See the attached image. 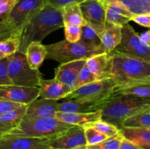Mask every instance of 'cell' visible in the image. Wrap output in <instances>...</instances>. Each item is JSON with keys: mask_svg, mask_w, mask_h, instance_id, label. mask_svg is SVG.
Instances as JSON below:
<instances>
[{"mask_svg": "<svg viewBox=\"0 0 150 149\" xmlns=\"http://www.w3.org/2000/svg\"><path fill=\"white\" fill-rule=\"evenodd\" d=\"M64 27L61 9L45 4L21 30L19 36L20 52L25 53L28 46L33 42H40L48 35Z\"/></svg>", "mask_w": 150, "mask_h": 149, "instance_id": "1", "label": "cell"}, {"mask_svg": "<svg viewBox=\"0 0 150 149\" xmlns=\"http://www.w3.org/2000/svg\"><path fill=\"white\" fill-rule=\"evenodd\" d=\"M95 81H97L96 77L94 75L93 73L91 72V70H89V67H87L86 63V64L83 66V68L79 72V77H78L77 88L89 84V83H93Z\"/></svg>", "mask_w": 150, "mask_h": 149, "instance_id": "35", "label": "cell"}, {"mask_svg": "<svg viewBox=\"0 0 150 149\" xmlns=\"http://www.w3.org/2000/svg\"><path fill=\"white\" fill-rule=\"evenodd\" d=\"M26 56L27 62L30 67L34 70H39L42 62L47 57L46 45H42V42H33L30 43L26 49Z\"/></svg>", "mask_w": 150, "mask_h": 149, "instance_id": "22", "label": "cell"}, {"mask_svg": "<svg viewBox=\"0 0 150 149\" xmlns=\"http://www.w3.org/2000/svg\"><path fill=\"white\" fill-rule=\"evenodd\" d=\"M122 38V26L106 23L104 32L100 36L102 46L105 52L111 53L120 44Z\"/></svg>", "mask_w": 150, "mask_h": 149, "instance_id": "21", "label": "cell"}, {"mask_svg": "<svg viewBox=\"0 0 150 149\" xmlns=\"http://www.w3.org/2000/svg\"><path fill=\"white\" fill-rule=\"evenodd\" d=\"M116 89L117 84L112 78L97 80L77 88L69 93L65 99H76L92 103L103 102L114 94Z\"/></svg>", "mask_w": 150, "mask_h": 149, "instance_id": "8", "label": "cell"}, {"mask_svg": "<svg viewBox=\"0 0 150 149\" xmlns=\"http://www.w3.org/2000/svg\"><path fill=\"white\" fill-rule=\"evenodd\" d=\"M140 39L144 43L146 44V45H150V30L146 31V32H143V33L140 35Z\"/></svg>", "mask_w": 150, "mask_h": 149, "instance_id": "43", "label": "cell"}, {"mask_svg": "<svg viewBox=\"0 0 150 149\" xmlns=\"http://www.w3.org/2000/svg\"><path fill=\"white\" fill-rule=\"evenodd\" d=\"M81 41L89 46L103 48L100 36L92 27H90L87 24L84 26H82Z\"/></svg>", "mask_w": 150, "mask_h": 149, "instance_id": "29", "label": "cell"}, {"mask_svg": "<svg viewBox=\"0 0 150 149\" xmlns=\"http://www.w3.org/2000/svg\"><path fill=\"white\" fill-rule=\"evenodd\" d=\"M142 148H143L144 149H150V144L142 146Z\"/></svg>", "mask_w": 150, "mask_h": 149, "instance_id": "45", "label": "cell"}, {"mask_svg": "<svg viewBox=\"0 0 150 149\" xmlns=\"http://www.w3.org/2000/svg\"><path fill=\"white\" fill-rule=\"evenodd\" d=\"M17 1L18 0H3L0 2V23L9 15Z\"/></svg>", "mask_w": 150, "mask_h": 149, "instance_id": "37", "label": "cell"}, {"mask_svg": "<svg viewBox=\"0 0 150 149\" xmlns=\"http://www.w3.org/2000/svg\"><path fill=\"white\" fill-rule=\"evenodd\" d=\"M149 106V99L114 93L101 109L102 120L122 129L125 120L139 112H144Z\"/></svg>", "mask_w": 150, "mask_h": 149, "instance_id": "3", "label": "cell"}, {"mask_svg": "<svg viewBox=\"0 0 150 149\" xmlns=\"http://www.w3.org/2000/svg\"><path fill=\"white\" fill-rule=\"evenodd\" d=\"M47 149H57V148H54L50 147V148H47Z\"/></svg>", "mask_w": 150, "mask_h": 149, "instance_id": "47", "label": "cell"}, {"mask_svg": "<svg viewBox=\"0 0 150 149\" xmlns=\"http://www.w3.org/2000/svg\"><path fill=\"white\" fill-rule=\"evenodd\" d=\"M124 138L122 133L108 138L98 144L87 145V149H120V144Z\"/></svg>", "mask_w": 150, "mask_h": 149, "instance_id": "31", "label": "cell"}, {"mask_svg": "<svg viewBox=\"0 0 150 149\" xmlns=\"http://www.w3.org/2000/svg\"><path fill=\"white\" fill-rule=\"evenodd\" d=\"M3 1V0H0V2H1V1Z\"/></svg>", "mask_w": 150, "mask_h": 149, "instance_id": "48", "label": "cell"}, {"mask_svg": "<svg viewBox=\"0 0 150 149\" xmlns=\"http://www.w3.org/2000/svg\"><path fill=\"white\" fill-rule=\"evenodd\" d=\"M80 4L83 18L100 37L106 25L105 8L100 0H86Z\"/></svg>", "mask_w": 150, "mask_h": 149, "instance_id": "10", "label": "cell"}, {"mask_svg": "<svg viewBox=\"0 0 150 149\" xmlns=\"http://www.w3.org/2000/svg\"><path fill=\"white\" fill-rule=\"evenodd\" d=\"M123 137L139 146L150 144V128H122Z\"/></svg>", "mask_w": 150, "mask_h": 149, "instance_id": "24", "label": "cell"}, {"mask_svg": "<svg viewBox=\"0 0 150 149\" xmlns=\"http://www.w3.org/2000/svg\"><path fill=\"white\" fill-rule=\"evenodd\" d=\"M133 21L144 27L150 28V14H142L134 15L132 18Z\"/></svg>", "mask_w": 150, "mask_h": 149, "instance_id": "40", "label": "cell"}, {"mask_svg": "<svg viewBox=\"0 0 150 149\" xmlns=\"http://www.w3.org/2000/svg\"><path fill=\"white\" fill-rule=\"evenodd\" d=\"M5 56L4 55V54L2 53L1 52V51H0V60L1 59H2V58H5Z\"/></svg>", "mask_w": 150, "mask_h": 149, "instance_id": "46", "label": "cell"}, {"mask_svg": "<svg viewBox=\"0 0 150 149\" xmlns=\"http://www.w3.org/2000/svg\"><path fill=\"white\" fill-rule=\"evenodd\" d=\"M84 133L87 145L98 144L109 138L92 126L84 127Z\"/></svg>", "mask_w": 150, "mask_h": 149, "instance_id": "32", "label": "cell"}, {"mask_svg": "<svg viewBox=\"0 0 150 149\" xmlns=\"http://www.w3.org/2000/svg\"><path fill=\"white\" fill-rule=\"evenodd\" d=\"M65 39L70 42H77L81 40L82 34V26L76 25L64 24Z\"/></svg>", "mask_w": 150, "mask_h": 149, "instance_id": "34", "label": "cell"}, {"mask_svg": "<svg viewBox=\"0 0 150 149\" xmlns=\"http://www.w3.org/2000/svg\"><path fill=\"white\" fill-rule=\"evenodd\" d=\"M13 129H15L14 127L9 124L0 122V136H4L9 134Z\"/></svg>", "mask_w": 150, "mask_h": 149, "instance_id": "42", "label": "cell"}, {"mask_svg": "<svg viewBox=\"0 0 150 149\" xmlns=\"http://www.w3.org/2000/svg\"><path fill=\"white\" fill-rule=\"evenodd\" d=\"M1 137H3V136H0V138H1Z\"/></svg>", "mask_w": 150, "mask_h": 149, "instance_id": "49", "label": "cell"}, {"mask_svg": "<svg viewBox=\"0 0 150 149\" xmlns=\"http://www.w3.org/2000/svg\"><path fill=\"white\" fill-rule=\"evenodd\" d=\"M86 0H45V4H50L57 8L62 9L64 6L73 4H81Z\"/></svg>", "mask_w": 150, "mask_h": 149, "instance_id": "38", "label": "cell"}, {"mask_svg": "<svg viewBox=\"0 0 150 149\" xmlns=\"http://www.w3.org/2000/svg\"><path fill=\"white\" fill-rule=\"evenodd\" d=\"M47 58L64 64L77 60L87 59L93 56L105 53L103 48H96L86 45L81 41L70 42L64 39L46 45Z\"/></svg>", "mask_w": 150, "mask_h": 149, "instance_id": "6", "label": "cell"}, {"mask_svg": "<svg viewBox=\"0 0 150 149\" xmlns=\"http://www.w3.org/2000/svg\"><path fill=\"white\" fill-rule=\"evenodd\" d=\"M89 67L97 80L111 78L113 69V57L110 53H103L86 59Z\"/></svg>", "mask_w": 150, "mask_h": 149, "instance_id": "15", "label": "cell"}, {"mask_svg": "<svg viewBox=\"0 0 150 149\" xmlns=\"http://www.w3.org/2000/svg\"><path fill=\"white\" fill-rule=\"evenodd\" d=\"M86 63V59H81L60 64V65L55 69L54 77L74 91L77 88L79 72Z\"/></svg>", "mask_w": 150, "mask_h": 149, "instance_id": "14", "label": "cell"}, {"mask_svg": "<svg viewBox=\"0 0 150 149\" xmlns=\"http://www.w3.org/2000/svg\"><path fill=\"white\" fill-rule=\"evenodd\" d=\"M115 51L122 54L150 64V45L144 43L129 23L122 27V38Z\"/></svg>", "mask_w": 150, "mask_h": 149, "instance_id": "9", "label": "cell"}, {"mask_svg": "<svg viewBox=\"0 0 150 149\" xmlns=\"http://www.w3.org/2000/svg\"><path fill=\"white\" fill-rule=\"evenodd\" d=\"M8 76L12 84L23 87H39L42 79L39 70L30 67L26 54L18 51L9 56Z\"/></svg>", "mask_w": 150, "mask_h": 149, "instance_id": "7", "label": "cell"}, {"mask_svg": "<svg viewBox=\"0 0 150 149\" xmlns=\"http://www.w3.org/2000/svg\"><path fill=\"white\" fill-rule=\"evenodd\" d=\"M9 56L0 60V86L13 85L8 76Z\"/></svg>", "mask_w": 150, "mask_h": 149, "instance_id": "36", "label": "cell"}, {"mask_svg": "<svg viewBox=\"0 0 150 149\" xmlns=\"http://www.w3.org/2000/svg\"><path fill=\"white\" fill-rule=\"evenodd\" d=\"M61 11L64 25L70 24L84 26L87 24L83 18L79 4H73L64 6L61 9Z\"/></svg>", "mask_w": 150, "mask_h": 149, "instance_id": "23", "label": "cell"}, {"mask_svg": "<svg viewBox=\"0 0 150 149\" xmlns=\"http://www.w3.org/2000/svg\"><path fill=\"white\" fill-rule=\"evenodd\" d=\"M55 117L64 123L84 128L92 126L94 123L102 119V111L100 110L90 112H58Z\"/></svg>", "mask_w": 150, "mask_h": 149, "instance_id": "18", "label": "cell"}, {"mask_svg": "<svg viewBox=\"0 0 150 149\" xmlns=\"http://www.w3.org/2000/svg\"><path fill=\"white\" fill-rule=\"evenodd\" d=\"M39 88V97L55 101L65 99L66 96L73 91L69 86L55 77L49 80H42Z\"/></svg>", "mask_w": 150, "mask_h": 149, "instance_id": "17", "label": "cell"}, {"mask_svg": "<svg viewBox=\"0 0 150 149\" xmlns=\"http://www.w3.org/2000/svg\"><path fill=\"white\" fill-rule=\"evenodd\" d=\"M59 112L58 101L51 99H37L27 105L25 118L54 117Z\"/></svg>", "mask_w": 150, "mask_h": 149, "instance_id": "16", "label": "cell"}, {"mask_svg": "<svg viewBox=\"0 0 150 149\" xmlns=\"http://www.w3.org/2000/svg\"><path fill=\"white\" fill-rule=\"evenodd\" d=\"M74 125L67 124L57 117L25 118L9 134L21 137L54 140Z\"/></svg>", "mask_w": 150, "mask_h": 149, "instance_id": "4", "label": "cell"}, {"mask_svg": "<svg viewBox=\"0 0 150 149\" xmlns=\"http://www.w3.org/2000/svg\"><path fill=\"white\" fill-rule=\"evenodd\" d=\"M102 4L105 8L106 23H114L123 27L132 20L133 16L132 13L120 3L108 1Z\"/></svg>", "mask_w": 150, "mask_h": 149, "instance_id": "19", "label": "cell"}, {"mask_svg": "<svg viewBox=\"0 0 150 149\" xmlns=\"http://www.w3.org/2000/svg\"><path fill=\"white\" fill-rule=\"evenodd\" d=\"M110 99V98H109ZM107 100V101H108ZM107 101L99 103L82 102L76 99H64L59 102V112H90L100 110L105 105Z\"/></svg>", "mask_w": 150, "mask_h": 149, "instance_id": "20", "label": "cell"}, {"mask_svg": "<svg viewBox=\"0 0 150 149\" xmlns=\"http://www.w3.org/2000/svg\"><path fill=\"white\" fill-rule=\"evenodd\" d=\"M39 87H23L15 85L0 86V99L28 105L39 98Z\"/></svg>", "mask_w": 150, "mask_h": 149, "instance_id": "11", "label": "cell"}, {"mask_svg": "<svg viewBox=\"0 0 150 149\" xmlns=\"http://www.w3.org/2000/svg\"><path fill=\"white\" fill-rule=\"evenodd\" d=\"M23 105H24L0 99V115L4 113V112H8V111L16 109V108H20V107L23 106Z\"/></svg>", "mask_w": 150, "mask_h": 149, "instance_id": "39", "label": "cell"}, {"mask_svg": "<svg viewBox=\"0 0 150 149\" xmlns=\"http://www.w3.org/2000/svg\"><path fill=\"white\" fill-rule=\"evenodd\" d=\"M102 3L116 1L127 8L133 16L150 14V0H100Z\"/></svg>", "mask_w": 150, "mask_h": 149, "instance_id": "25", "label": "cell"}, {"mask_svg": "<svg viewBox=\"0 0 150 149\" xmlns=\"http://www.w3.org/2000/svg\"><path fill=\"white\" fill-rule=\"evenodd\" d=\"M86 145L84 128L73 126L59 137L51 140V147L57 149H72Z\"/></svg>", "mask_w": 150, "mask_h": 149, "instance_id": "13", "label": "cell"}, {"mask_svg": "<svg viewBox=\"0 0 150 149\" xmlns=\"http://www.w3.org/2000/svg\"><path fill=\"white\" fill-rule=\"evenodd\" d=\"M72 149H87V145H83L78 146V147L73 148Z\"/></svg>", "mask_w": 150, "mask_h": 149, "instance_id": "44", "label": "cell"}, {"mask_svg": "<svg viewBox=\"0 0 150 149\" xmlns=\"http://www.w3.org/2000/svg\"><path fill=\"white\" fill-rule=\"evenodd\" d=\"M45 0H18L9 15L0 23V41L18 37L25 25L41 10Z\"/></svg>", "mask_w": 150, "mask_h": 149, "instance_id": "5", "label": "cell"}, {"mask_svg": "<svg viewBox=\"0 0 150 149\" xmlns=\"http://www.w3.org/2000/svg\"><path fill=\"white\" fill-rule=\"evenodd\" d=\"M27 105H24L18 108L8 111L0 115V122L9 124L14 128L19 125L26 115Z\"/></svg>", "mask_w": 150, "mask_h": 149, "instance_id": "26", "label": "cell"}, {"mask_svg": "<svg viewBox=\"0 0 150 149\" xmlns=\"http://www.w3.org/2000/svg\"><path fill=\"white\" fill-rule=\"evenodd\" d=\"M122 128H150V112H139L125 120Z\"/></svg>", "mask_w": 150, "mask_h": 149, "instance_id": "27", "label": "cell"}, {"mask_svg": "<svg viewBox=\"0 0 150 149\" xmlns=\"http://www.w3.org/2000/svg\"><path fill=\"white\" fill-rule=\"evenodd\" d=\"M115 93L119 95H130L150 99V83L122 89H116Z\"/></svg>", "mask_w": 150, "mask_h": 149, "instance_id": "28", "label": "cell"}, {"mask_svg": "<svg viewBox=\"0 0 150 149\" xmlns=\"http://www.w3.org/2000/svg\"><path fill=\"white\" fill-rule=\"evenodd\" d=\"M51 140L7 134L0 138V149H47Z\"/></svg>", "mask_w": 150, "mask_h": 149, "instance_id": "12", "label": "cell"}, {"mask_svg": "<svg viewBox=\"0 0 150 149\" xmlns=\"http://www.w3.org/2000/svg\"><path fill=\"white\" fill-rule=\"evenodd\" d=\"M111 78L117 84V89L130 87L150 83V64L130 58L113 51Z\"/></svg>", "mask_w": 150, "mask_h": 149, "instance_id": "2", "label": "cell"}, {"mask_svg": "<svg viewBox=\"0 0 150 149\" xmlns=\"http://www.w3.org/2000/svg\"><path fill=\"white\" fill-rule=\"evenodd\" d=\"M20 39L18 37H12L0 41V51L6 57L10 56L19 51Z\"/></svg>", "mask_w": 150, "mask_h": 149, "instance_id": "30", "label": "cell"}, {"mask_svg": "<svg viewBox=\"0 0 150 149\" xmlns=\"http://www.w3.org/2000/svg\"><path fill=\"white\" fill-rule=\"evenodd\" d=\"M92 127H95L97 130L108 137H114L121 133V129H120L118 127L102 119L94 123Z\"/></svg>", "mask_w": 150, "mask_h": 149, "instance_id": "33", "label": "cell"}, {"mask_svg": "<svg viewBox=\"0 0 150 149\" xmlns=\"http://www.w3.org/2000/svg\"><path fill=\"white\" fill-rule=\"evenodd\" d=\"M120 149H144L141 146L137 145L134 144V143H131L130 141L127 140V139L124 138L122 139L120 144Z\"/></svg>", "mask_w": 150, "mask_h": 149, "instance_id": "41", "label": "cell"}]
</instances>
